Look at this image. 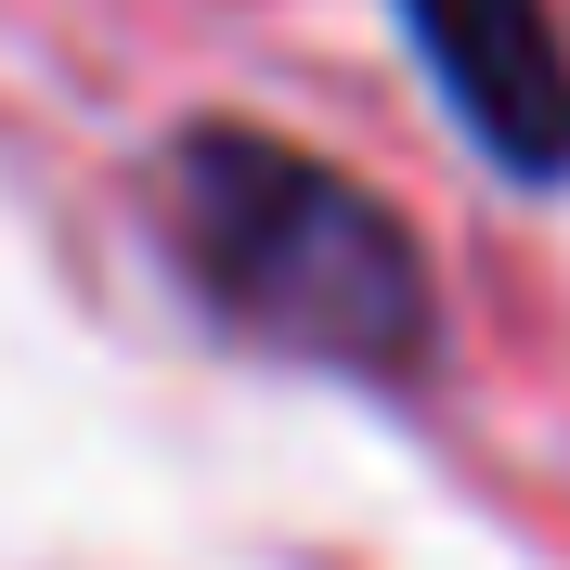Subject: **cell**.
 Segmentation results:
<instances>
[{"mask_svg":"<svg viewBox=\"0 0 570 570\" xmlns=\"http://www.w3.org/2000/svg\"><path fill=\"white\" fill-rule=\"evenodd\" d=\"M169 247L208 285V312L337 376H415L441 351V285L390 195H363L337 156L273 142L247 117L169 142Z\"/></svg>","mask_w":570,"mask_h":570,"instance_id":"6da1fadb","label":"cell"},{"mask_svg":"<svg viewBox=\"0 0 570 570\" xmlns=\"http://www.w3.org/2000/svg\"><path fill=\"white\" fill-rule=\"evenodd\" d=\"M402 39L493 169L570 181V39L544 0H402Z\"/></svg>","mask_w":570,"mask_h":570,"instance_id":"7a4b0ae2","label":"cell"}]
</instances>
